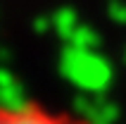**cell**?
I'll list each match as a JSON object with an SVG mask.
<instances>
[{"instance_id":"cell-1","label":"cell","mask_w":126,"mask_h":124,"mask_svg":"<svg viewBox=\"0 0 126 124\" xmlns=\"http://www.w3.org/2000/svg\"><path fill=\"white\" fill-rule=\"evenodd\" d=\"M0 124H93L71 110L48 107L43 103H0Z\"/></svg>"}]
</instances>
